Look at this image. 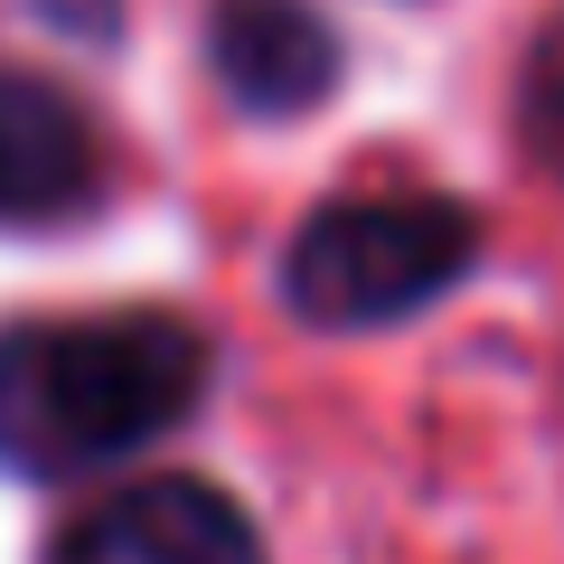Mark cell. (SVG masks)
I'll use <instances>...</instances> for the list:
<instances>
[{
	"label": "cell",
	"mask_w": 564,
	"mask_h": 564,
	"mask_svg": "<svg viewBox=\"0 0 564 564\" xmlns=\"http://www.w3.org/2000/svg\"><path fill=\"white\" fill-rule=\"evenodd\" d=\"M207 395V339L170 311L0 329V462L29 480L122 462L188 423Z\"/></svg>",
	"instance_id": "6da1fadb"
},
{
	"label": "cell",
	"mask_w": 564,
	"mask_h": 564,
	"mask_svg": "<svg viewBox=\"0 0 564 564\" xmlns=\"http://www.w3.org/2000/svg\"><path fill=\"white\" fill-rule=\"evenodd\" d=\"M480 263V217L462 198H339L292 236L282 302L311 329H377L443 302Z\"/></svg>",
	"instance_id": "7a4b0ae2"
},
{
	"label": "cell",
	"mask_w": 564,
	"mask_h": 564,
	"mask_svg": "<svg viewBox=\"0 0 564 564\" xmlns=\"http://www.w3.org/2000/svg\"><path fill=\"white\" fill-rule=\"evenodd\" d=\"M57 564H263V536L226 489L170 470V480H141L85 508L57 536Z\"/></svg>",
	"instance_id": "3957f363"
},
{
	"label": "cell",
	"mask_w": 564,
	"mask_h": 564,
	"mask_svg": "<svg viewBox=\"0 0 564 564\" xmlns=\"http://www.w3.org/2000/svg\"><path fill=\"white\" fill-rule=\"evenodd\" d=\"M207 66L245 113H311L339 85V39L311 0H217Z\"/></svg>",
	"instance_id": "277c9868"
},
{
	"label": "cell",
	"mask_w": 564,
	"mask_h": 564,
	"mask_svg": "<svg viewBox=\"0 0 564 564\" xmlns=\"http://www.w3.org/2000/svg\"><path fill=\"white\" fill-rule=\"evenodd\" d=\"M95 188H104L95 122L47 76H0V226L76 217Z\"/></svg>",
	"instance_id": "5b68a950"
},
{
	"label": "cell",
	"mask_w": 564,
	"mask_h": 564,
	"mask_svg": "<svg viewBox=\"0 0 564 564\" xmlns=\"http://www.w3.org/2000/svg\"><path fill=\"white\" fill-rule=\"evenodd\" d=\"M527 141H536V161L564 180V10L545 20L536 57H527Z\"/></svg>",
	"instance_id": "8992f818"
},
{
	"label": "cell",
	"mask_w": 564,
	"mask_h": 564,
	"mask_svg": "<svg viewBox=\"0 0 564 564\" xmlns=\"http://www.w3.org/2000/svg\"><path fill=\"white\" fill-rule=\"evenodd\" d=\"M39 20H47V29H66V39H113L122 0H39Z\"/></svg>",
	"instance_id": "52a82bcc"
}]
</instances>
